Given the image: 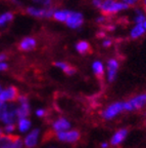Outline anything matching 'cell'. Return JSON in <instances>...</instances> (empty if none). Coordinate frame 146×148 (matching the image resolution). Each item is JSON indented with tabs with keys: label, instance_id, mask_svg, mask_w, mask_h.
Masks as SVG:
<instances>
[{
	"label": "cell",
	"instance_id": "1",
	"mask_svg": "<svg viewBox=\"0 0 146 148\" xmlns=\"http://www.w3.org/2000/svg\"><path fill=\"white\" fill-rule=\"evenodd\" d=\"M128 8V5H126L122 1H118V0H103L99 10H100L102 14L107 16H110V14H116L121 12H124V10H127Z\"/></svg>",
	"mask_w": 146,
	"mask_h": 148
},
{
	"label": "cell",
	"instance_id": "2",
	"mask_svg": "<svg viewBox=\"0 0 146 148\" xmlns=\"http://www.w3.org/2000/svg\"><path fill=\"white\" fill-rule=\"evenodd\" d=\"M54 7H38V6H33L30 5L26 8V12H27L29 16H34L37 18H53V14L55 12Z\"/></svg>",
	"mask_w": 146,
	"mask_h": 148
},
{
	"label": "cell",
	"instance_id": "3",
	"mask_svg": "<svg viewBox=\"0 0 146 148\" xmlns=\"http://www.w3.org/2000/svg\"><path fill=\"white\" fill-rule=\"evenodd\" d=\"M83 24H84V16L82 12L71 10V14L66 21V27L72 29V30H78L82 27Z\"/></svg>",
	"mask_w": 146,
	"mask_h": 148
},
{
	"label": "cell",
	"instance_id": "4",
	"mask_svg": "<svg viewBox=\"0 0 146 148\" xmlns=\"http://www.w3.org/2000/svg\"><path fill=\"white\" fill-rule=\"evenodd\" d=\"M124 110V102H114L112 104H110L106 109L101 112V116L104 119L110 120L114 118L119 113H121Z\"/></svg>",
	"mask_w": 146,
	"mask_h": 148
},
{
	"label": "cell",
	"instance_id": "5",
	"mask_svg": "<svg viewBox=\"0 0 146 148\" xmlns=\"http://www.w3.org/2000/svg\"><path fill=\"white\" fill-rule=\"evenodd\" d=\"M119 62L116 59H110L106 63V77L108 82H114L118 75Z\"/></svg>",
	"mask_w": 146,
	"mask_h": 148
},
{
	"label": "cell",
	"instance_id": "6",
	"mask_svg": "<svg viewBox=\"0 0 146 148\" xmlns=\"http://www.w3.org/2000/svg\"><path fill=\"white\" fill-rule=\"evenodd\" d=\"M80 137H81L80 132H78L76 130L57 133V139H58L59 141L68 142V143H74V142L78 141V140L80 139Z\"/></svg>",
	"mask_w": 146,
	"mask_h": 148
},
{
	"label": "cell",
	"instance_id": "7",
	"mask_svg": "<svg viewBox=\"0 0 146 148\" xmlns=\"http://www.w3.org/2000/svg\"><path fill=\"white\" fill-rule=\"evenodd\" d=\"M18 97V90L14 86H8L0 92V103H6L7 101H14Z\"/></svg>",
	"mask_w": 146,
	"mask_h": 148
},
{
	"label": "cell",
	"instance_id": "8",
	"mask_svg": "<svg viewBox=\"0 0 146 148\" xmlns=\"http://www.w3.org/2000/svg\"><path fill=\"white\" fill-rule=\"evenodd\" d=\"M36 45H37V40L35 39L34 37L27 36V37H24L23 39H22V41L18 44V47L23 51H31L33 49H35Z\"/></svg>",
	"mask_w": 146,
	"mask_h": 148
},
{
	"label": "cell",
	"instance_id": "9",
	"mask_svg": "<svg viewBox=\"0 0 146 148\" xmlns=\"http://www.w3.org/2000/svg\"><path fill=\"white\" fill-rule=\"evenodd\" d=\"M132 110H137V109L143 108L146 105V94H140L136 97L132 98L128 101Z\"/></svg>",
	"mask_w": 146,
	"mask_h": 148
},
{
	"label": "cell",
	"instance_id": "10",
	"mask_svg": "<svg viewBox=\"0 0 146 148\" xmlns=\"http://www.w3.org/2000/svg\"><path fill=\"white\" fill-rule=\"evenodd\" d=\"M39 134H40V130L35 129L33 131H31L30 134H28L27 137L25 138V141L24 144L27 146L28 148H33L37 145V142H38Z\"/></svg>",
	"mask_w": 146,
	"mask_h": 148
},
{
	"label": "cell",
	"instance_id": "11",
	"mask_svg": "<svg viewBox=\"0 0 146 148\" xmlns=\"http://www.w3.org/2000/svg\"><path fill=\"white\" fill-rule=\"evenodd\" d=\"M52 127L57 133L66 132L69 129H71V123H70V121L68 119H66V118H64V117H60L53 123Z\"/></svg>",
	"mask_w": 146,
	"mask_h": 148
},
{
	"label": "cell",
	"instance_id": "12",
	"mask_svg": "<svg viewBox=\"0 0 146 148\" xmlns=\"http://www.w3.org/2000/svg\"><path fill=\"white\" fill-rule=\"evenodd\" d=\"M127 135H128V130H126V129L119 130V131L114 133V136L112 137V139H110V144H112V146L120 145V144L126 139Z\"/></svg>",
	"mask_w": 146,
	"mask_h": 148
},
{
	"label": "cell",
	"instance_id": "13",
	"mask_svg": "<svg viewBox=\"0 0 146 148\" xmlns=\"http://www.w3.org/2000/svg\"><path fill=\"white\" fill-rule=\"evenodd\" d=\"M16 119H18V113H16V108L14 105H9V110L6 113V115L3 117L2 123H4L5 125H14L16 121Z\"/></svg>",
	"mask_w": 146,
	"mask_h": 148
},
{
	"label": "cell",
	"instance_id": "14",
	"mask_svg": "<svg viewBox=\"0 0 146 148\" xmlns=\"http://www.w3.org/2000/svg\"><path fill=\"white\" fill-rule=\"evenodd\" d=\"M71 10L70 9H64V8H56L54 14H53V18L55 21L60 22V23H66V21L69 18Z\"/></svg>",
	"mask_w": 146,
	"mask_h": 148
},
{
	"label": "cell",
	"instance_id": "15",
	"mask_svg": "<svg viewBox=\"0 0 146 148\" xmlns=\"http://www.w3.org/2000/svg\"><path fill=\"white\" fill-rule=\"evenodd\" d=\"M20 105H21V106L18 107V108H16V113H18V119L27 118L31 112L29 102H26V103H23V104H20Z\"/></svg>",
	"mask_w": 146,
	"mask_h": 148
},
{
	"label": "cell",
	"instance_id": "16",
	"mask_svg": "<svg viewBox=\"0 0 146 148\" xmlns=\"http://www.w3.org/2000/svg\"><path fill=\"white\" fill-rule=\"evenodd\" d=\"M90 43L86 40H80L75 44V49L80 53V55H86L90 51Z\"/></svg>",
	"mask_w": 146,
	"mask_h": 148
},
{
	"label": "cell",
	"instance_id": "17",
	"mask_svg": "<svg viewBox=\"0 0 146 148\" xmlns=\"http://www.w3.org/2000/svg\"><path fill=\"white\" fill-rule=\"evenodd\" d=\"M54 66H56L57 68H59L60 70L64 72L66 75H74L76 73V69L74 67H72L71 65L68 64L66 62H62V61H58V62H55L54 63Z\"/></svg>",
	"mask_w": 146,
	"mask_h": 148
},
{
	"label": "cell",
	"instance_id": "18",
	"mask_svg": "<svg viewBox=\"0 0 146 148\" xmlns=\"http://www.w3.org/2000/svg\"><path fill=\"white\" fill-rule=\"evenodd\" d=\"M146 33V30L144 29L143 25H134V27L130 31V37L132 39H138L142 37Z\"/></svg>",
	"mask_w": 146,
	"mask_h": 148
},
{
	"label": "cell",
	"instance_id": "19",
	"mask_svg": "<svg viewBox=\"0 0 146 148\" xmlns=\"http://www.w3.org/2000/svg\"><path fill=\"white\" fill-rule=\"evenodd\" d=\"M92 70L97 77H102L104 75V65L99 60H96L92 63Z\"/></svg>",
	"mask_w": 146,
	"mask_h": 148
},
{
	"label": "cell",
	"instance_id": "20",
	"mask_svg": "<svg viewBox=\"0 0 146 148\" xmlns=\"http://www.w3.org/2000/svg\"><path fill=\"white\" fill-rule=\"evenodd\" d=\"M146 20L145 12L141 8L135 9V16H134V22L135 25H143L144 21Z\"/></svg>",
	"mask_w": 146,
	"mask_h": 148
},
{
	"label": "cell",
	"instance_id": "21",
	"mask_svg": "<svg viewBox=\"0 0 146 148\" xmlns=\"http://www.w3.org/2000/svg\"><path fill=\"white\" fill-rule=\"evenodd\" d=\"M16 137L11 136H0V148H11L12 143Z\"/></svg>",
	"mask_w": 146,
	"mask_h": 148
},
{
	"label": "cell",
	"instance_id": "22",
	"mask_svg": "<svg viewBox=\"0 0 146 148\" xmlns=\"http://www.w3.org/2000/svg\"><path fill=\"white\" fill-rule=\"evenodd\" d=\"M14 14L11 12H5L3 14H0V27H4L7 23H10V22L14 20Z\"/></svg>",
	"mask_w": 146,
	"mask_h": 148
},
{
	"label": "cell",
	"instance_id": "23",
	"mask_svg": "<svg viewBox=\"0 0 146 148\" xmlns=\"http://www.w3.org/2000/svg\"><path fill=\"white\" fill-rule=\"evenodd\" d=\"M31 127V121L28 118H22L18 119V130L20 132L26 133L27 131H29Z\"/></svg>",
	"mask_w": 146,
	"mask_h": 148
},
{
	"label": "cell",
	"instance_id": "24",
	"mask_svg": "<svg viewBox=\"0 0 146 148\" xmlns=\"http://www.w3.org/2000/svg\"><path fill=\"white\" fill-rule=\"evenodd\" d=\"M9 110V105L6 103H0V120H2L3 117L6 115V113Z\"/></svg>",
	"mask_w": 146,
	"mask_h": 148
},
{
	"label": "cell",
	"instance_id": "25",
	"mask_svg": "<svg viewBox=\"0 0 146 148\" xmlns=\"http://www.w3.org/2000/svg\"><path fill=\"white\" fill-rule=\"evenodd\" d=\"M32 1L38 5L44 6L45 8H47V7H51L52 2H53V0H32Z\"/></svg>",
	"mask_w": 146,
	"mask_h": 148
},
{
	"label": "cell",
	"instance_id": "26",
	"mask_svg": "<svg viewBox=\"0 0 146 148\" xmlns=\"http://www.w3.org/2000/svg\"><path fill=\"white\" fill-rule=\"evenodd\" d=\"M95 22L98 24V25L103 26V25H105V24H107V23H106V22H107V16L101 14L100 16H98L97 18H95Z\"/></svg>",
	"mask_w": 146,
	"mask_h": 148
},
{
	"label": "cell",
	"instance_id": "27",
	"mask_svg": "<svg viewBox=\"0 0 146 148\" xmlns=\"http://www.w3.org/2000/svg\"><path fill=\"white\" fill-rule=\"evenodd\" d=\"M23 145H24L23 140L20 137H16L14 140V143H12L11 148H23Z\"/></svg>",
	"mask_w": 146,
	"mask_h": 148
},
{
	"label": "cell",
	"instance_id": "28",
	"mask_svg": "<svg viewBox=\"0 0 146 148\" xmlns=\"http://www.w3.org/2000/svg\"><path fill=\"white\" fill-rule=\"evenodd\" d=\"M103 29H104L106 32H114V31H116V25H114V24L108 23V24H106V25H104Z\"/></svg>",
	"mask_w": 146,
	"mask_h": 148
},
{
	"label": "cell",
	"instance_id": "29",
	"mask_svg": "<svg viewBox=\"0 0 146 148\" xmlns=\"http://www.w3.org/2000/svg\"><path fill=\"white\" fill-rule=\"evenodd\" d=\"M121 1L123 3H125L126 5H128L129 7L135 6V5H137L138 2H139V0H121Z\"/></svg>",
	"mask_w": 146,
	"mask_h": 148
},
{
	"label": "cell",
	"instance_id": "30",
	"mask_svg": "<svg viewBox=\"0 0 146 148\" xmlns=\"http://www.w3.org/2000/svg\"><path fill=\"white\" fill-rule=\"evenodd\" d=\"M112 45V40L110 39V38H104V39L102 40V46L104 47V49H107V47H110V46Z\"/></svg>",
	"mask_w": 146,
	"mask_h": 148
},
{
	"label": "cell",
	"instance_id": "31",
	"mask_svg": "<svg viewBox=\"0 0 146 148\" xmlns=\"http://www.w3.org/2000/svg\"><path fill=\"white\" fill-rule=\"evenodd\" d=\"M96 36L98 37V38H101V39H104V38H106V31L104 29H101V30L97 31Z\"/></svg>",
	"mask_w": 146,
	"mask_h": 148
},
{
	"label": "cell",
	"instance_id": "32",
	"mask_svg": "<svg viewBox=\"0 0 146 148\" xmlns=\"http://www.w3.org/2000/svg\"><path fill=\"white\" fill-rule=\"evenodd\" d=\"M14 129H16L14 125H6L4 127V131L6 133H12L14 131Z\"/></svg>",
	"mask_w": 146,
	"mask_h": 148
},
{
	"label": "cell",
	"instance_id": "33",
	"mask_svg": "<svg viewBox=\"0 0 146 148\" xmlns=\"http://www.w3.org/2000/svg\"><path fill=\"white\" fill-rule=\"evenodd\" d=\"M102 1L103 0H92V5L96 8H100L101 4H102Z\"/></svg>",
	"mask_w": 146,
	"mask_h": 148
},
{
	"label": "cell",
	"instance_id": "34",
	"mask_svg": "<svg viewBox=\"0 0 146 148\" xmlns=\"http://www.w3.org/2000/svg\"><path fill=\"white\" fill-rule=\"evenodd\" d=\"M46 114V111L44 110V109H38V110H36V115L38 116V117H42V116H44Z\"/></svg>",
	"mask_w": 146,
	"mask_h": 148
},
{
	"label": "cell",
	"instance_id": "35",
	"mask_svg": "<svg viewBox=\"0 0 146 148\" xmlns=\"http://www.w3.org/2000/svg\"><path fill=\"white\" fill-rule=\"evenodd\" d=\"M7 68H8V65H7V63H5V62L0 63V71H5Z\"/></svg>",
	"mask_w": 146,
	"mask_h": 148
},
{
	"label": "cell",
	"instance_id": "36",
	"mask_svg": "<svg viewBox=\"0 0 146 148\" xmlns=\"http://www.w3.org/2000/svg\"><path fill=\"white\" fill-rule=\"evenodd\" d=\"M7 56L5 55V53H0V63L2 62H5V60H6Z\"/></svg>",
	"mask_w": 146,
	"mask_h": 148
},
{
	"label": "cell",
	"instance_id": "37",
	"mask_svg": "<svg viewBox=\"0 0 146 148\" xmlns=\"http://www.w3.org/2000/svg\"><path fill=\"white\" fill-rule=\"evenodd\" d=\"M107 143H105V142H103V143H101V148H107Z\"/></svg>",
	"mask_w": 146,
	"mask_h": 148
},
{
	"label": "cell",
	"instance_id": "38",
	"mask_svg": "<svg viewBox=\"0 0 146 148\" xmlns=\"http://www.w3.org/2000/svg\"><path fill=\"white\" fill-rule=\"evenodd\" d=\"M143 27H144V29L146 30V20L144 21V23H143Z\"/></svg>",
	"mask_w": 146,
	"mask_h": 148
},
{
	"label": "cell",
	"instance_id": "39",
	"mask_svg": "<svg viewBox=\"0 0 146 148\" xmlns=\"http://www.w3.org/2000/svg\"><path fill=\"white\" fill-rule=\"evenodd\" d=\"M143 4H144V7L146 8V0H143Z\"/></svg>",
	"mask_w": 146,
	"mask_h": 148
},
{
	"label": "cell",
	"instance_id": "40",
	"mask_svg": "<svg viewBox=\"0 0 146 148\" xmlns=\"http://www.w3.org/2000/svg\"><path fill=\"white\" fill-rule=\"evenodd\" d=\"M2 90H3V88H2V86H1V84H0V92H2Z\"/></svg>",
	"mask_w": 146,
	"mask_h": 148
},
{
	"label": "cell",
	"instance_id": "41",
	"mask_svg": "<svg viewBox=\"0 0 146 148\" xmlns=\"http://www.w3.org/2000/svg\"><path fill=\"white\" fill-rule=\"evenodd\" d=\"M1 133H2V131H1V129H0V136H1Z\"/></svg>",
	"mask_w": 146,
	"mask_h": 148
}]
</instances>
